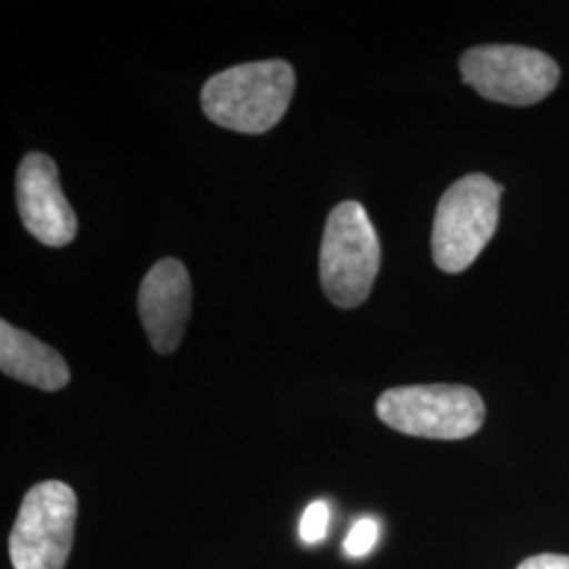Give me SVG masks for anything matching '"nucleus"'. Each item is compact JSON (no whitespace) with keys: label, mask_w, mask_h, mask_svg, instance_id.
Listing matches in <instances>:
<instances>
[{"label":"nucleus","mask_w":569,"mask_h":569,"mask_svg":"<svg viewBox=\"0 0 569 569\" xmlns=\"http://www.w3.org/2000/svg\"><path fill=\"white\" fill-rule=\"evenodd\" d=\"M380 239L366 207L345 201L327 218L319 272L327 300L338 308L363 305L380 270Z\"/></svg>","instance_id":"obj_2"},{"label":"nucleus","mask_w":569,"mask_h":569,"mask_svg":"<svg viewBox=\"0 0 569 569\" xmlns=\"http://www.w3.org/2000/svg\"><path fill=\"white\" fill-rule=\"evenodd\" d=\"M296 91V72L283 60L249 61L211 77L201 91L209 121L239 133H266L281 121Z\"/></svg>","instance_id":"obj_1"},{"label":"nucleus","mask_w":569,"mask_h":569,"mask_svg":"<svg viewBox=\"0 0 569 569\" xmlns=\"http://www.w3.org/2000/svg\"><path fill=\"white\" fill-rule=\"evenodd\" d=\"M517 569H569V557L568 555H555V552L533 555Z\"/></svg>","instance_id":"obj_12"},{"label":"nucleus","mask_w":569,"mask_h":569,"mask_svg":"<svg viewBox=\"0 0 569 569\" xmlns=\"http://www.w3.org/2000/svg\"><path fill=\"white\" fill-rule=\"evenodd\" d=\"M502 186L483 173L451 183L437 204L432 258L443 272L458 274L488 247L500 220Z\"/></svg>","instance_id":"obj_3"},{"label":"nucleus","mask_w":569,"mask_h":569,"mask_svg":"<svg viewBox=\"0 0 569 569\" xmlns=\"http://www.w3.org/2000/svg\"><path fill=\"white\" fill-rule=\"evenodd\" d=\"M376 413L409 437L458 441L483 427L486 403L475 388L462 385H416L382 392Z\"/></svg>","instance_id":"obj_4"},{"label":"nucleus","mask_w":569,"mask_h":569,"mask_svg":"<svg viewBox=\"0 0 569 569\" xmlns=\"http://www.w3.org/2000/svg\"><path fill=\"white\" fill-rule=\"evenodd\" d=\"M329 528V507L323 500L308 505L300 521V538L306 545H319L327 536Z\"/></svg>","instance_id":"obj_11"},{"label":"nucleus","mask_w":569,"mask_h":569,"mask_svg":"<svg viewBox=\"0 0 569 569\" xmlns=\"http://www.w3.org/2000/svg\"><path fill=\"white\" fill-rule=\"evenodd\" d=\"M378 538H380L378 521L363 517L350 529V533L345 540V552L348 557H355V559L366 557L378 545Z\"/></svg>","instance_id":"obj_10"},{"label":"nucleus","mask_w":569,"mask_h":569,"mask_svg":"<svg viewBox=\"0 0 569 569\" xmlns=\"http://www.w3.org/2000/svg\"><path fill=\"white\" fill-rule=\"evenodd\" d=\"M460 72L481 98L509 106L542 102L559 82V66L550 56L519 44L472 47L460 60Z\"/></svg>","instance_id":"obj_6"},{"label":"nucleus","mask_w":569,"mask_h":569,"mask_svg":"<svg viewBox=\"0 0 569 569\" xmlns=\"http://www.w3.org/2000/svg\"><path fill=\"white\" fill-rule=\"evenodd\" d=\"M16 194L21 224L37 241L47 247H66L74 241L79 220L63 197L58 167L51 157L30 152L21 159Z\"/></svg>","instance_id":"obj_7"},{"label":"nucleus","mask_w":569,"mask_h":569,"mask_svg":"<svg viewBox=\"0 0 569 569\" xmlns=\"http://www.w3.org/2000/svg\"><path fill=\"white\" fill-rule=\"evenodd\" d=\"M192 287L180 260L164 258L152 266L140 287V319L152 348L173 352L182 342L190 319Z\"/></svg>","instance_id":"obj_8"},{"label":"nucleus","mask_w":569,"mask_h":569,"mask_svg":"<svg viewBox=\"0 0 569 569\" xmlns=\"http://www.w3.org/2000/svg\"><path fill=\"white\" fill-rule=\"evenodd\" d=\"M0 369L13 380L47 392L70 382V369L58 350L4 319L0 321Z\"/></svg>","instance_id":"obj_9"},{"label":"nucleus","mask_w":569,"mask_h":569,"mask_svg":"<svg viewBox=\"0 0 569 569\" xmlns=\"http://www.w3.org/2000/svg\"><path fill=\"white\" fill-rule=\"evenodd\" d=\"M79 500L63 481H42L21 500L9 538L13 569H63L74 545Z\"/></svg>","instance_id":"obj_5"}]
</instances>
